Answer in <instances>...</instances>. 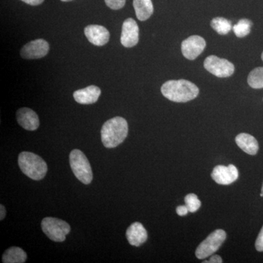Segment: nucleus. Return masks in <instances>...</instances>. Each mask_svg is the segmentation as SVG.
I'll return each instance as SVG.
<instances>
[{
  "label": "nucleus",
  "mask_w": 263,
  "mask_h": 263,
  "mask_svg": "<svg viewBox=\"0 0 263 263\" xmlns=\"http://www.w3.org/2000/svg\"><path fill=\"white\" fill-rule=\"evenodd\" d=\"M161 92L164 98L175 103H186L197 98L198 87L187 80H171L161 87Z\"/></svg>",
  "instance_id": "f257e3e1"
},
{
  "label": "nucleus",
  "mask_w": 263,
  "mask_h": 263,
  "mask_svg": "<svg viewBox=\"0 0 263 263\" xmlns=\"http://www.w3.org/2000/svg\"><path fill=\"white\" fill-rule=\"evenodd\" d=\"M128 135V124L124 118L114 117L103 124L101 129V139L104 146L115 148L126 139Z\"/></svg>",
  "instance_id": "f03ea898"
},
{
  "label": "nucleus",
  "mask_w": 263,
  "mask_h": 263,
  "mask_svg": "<svg viewBox=\"0 0 263 263\" xmlns=\"http://www.w3.org/2000/svg\"><path fill=\"white\" fill-rule=\"evenodd\" d=\"M18 165L22 172L35 181L43 179L48 171L46 162L40 156L31 152H22L18 156Z\"/></svg>",
  "instance_id": "7ed1b4c3"
},
{
  "label": "nucleus",
  "mask_w": 263,
  "mask_h": 263,
  "mask_svg": "<svg viewBox=\"0 0 263 263\" xmlns=\"http://www.w3.org/2000/svg\"><path fill=\"white\" fill-rule=\"evenodd\" d=\"M70 164L72 172L81 182L89 184L92 181L91 164L86 155L79 149H74L70 155Z\"/></svg>",
  "instance_id": "20e7f679"
},
{
  "label": "nucleus",
  "mask_w": 263,
  "mask_h": 263,
  "mask_svg": "<svg viewBox=\"0 0 263 263\" xmlns=\"http://www.w3.org/2000/svg\"><path fill=\"white\" fill-rule=\"evenodd\" d=\"M41 227L43 233L49 239L56 242H63L66 235L70 232V226L68 223L62 219L53 217H46L43 219Z\"/></svg>",
  "instance_id": "39448f33"
},
{
  "label": "nucleus",
  "mask_w": 263,
  "mask_h": 263,
  "mask_svg": "<svg viewBox=\"0 0 263 263\" xmlns=\"http://www.w3.org/2000/svg\"><path fill=\"white\" fill-rule=\"evenodd\" d=\"M226 238V231L223 230H216L213 232L197 247L195 252L197 258L205 259L215 253L220 248Z\"/></svg>",
  "instance_id": "423d86ee"
},
{
  "label": "nucleus",
  "mask_w": 263,
  "mask_h": 263,
  "mask_svg": "<svg viewBox=\"0 0 263 263\" xmlns=\"http://www.w3.org/2000/svg\"><path fill=\"white\" fill-rule=\"evenodd\" d=\"M204 67L210 73L218 78H228L234 73L235 67L233 63L219 57L211 55L204 61Z\"/></svg>",
  "instance_id": "0eeeda50"
},
{
  "label": "nucleus",
  "mask_w": 263,
  "mask_h": 263,
  "mask_svg": "<svg viewBox=\"0 0 263 263\" xmlns=\"http://www.w3.org/2000/svg\"><path fill=\"white\" fill-rule=\"evenodd\" d=\"M206 46L205 39L198 35L190 36L181 43V51L185 58L194 60L201 54Z\"/></svg>",
  "instance_id": "6e6552de"
},
{
  "label": "nucleus",
  "mask_w": 263,
  "mask_h": 263,
  "mask_svg": "<svg viewBox=\"0 0 263 263\" xmlns=\"http://www.w3.org/2000/svg\"><path fill=\"white\" fill-rule=\"evenodd\" d=\"M49 51V44L43 39H37L31 41L21 50V56L26 60H35L43 58Z\"/></svg>",
  "instance_id": "1a4fd4ad"
},
{
  "label": "nucleus",
  "mask_w": 263,
  "mask_h": 263,
  "mask_svg": "<svg viewBox=\"0 0 263 263\" xmlns=\"http://www.w3.org/2000/svg\"><path fill=\"white\" fill-rule=\"evenodd\" d=\"M139 41V27L134 19L129 18L122 25L121 43L126 48L134 47Z\"/></svg>",
  "instance_id": "9d476101"
},
{
  "label": "nucleus",
  "mask_w": 263,
  "mask_h": 263,
  "mask_svg": "<svg viewBox=\"0 0 263 263\" xmlns=\"http://www.w3.org/2000/svg\"><path fill=\"white\" fill-rule=\"evenodd\" d=\"M238 171L233 164L228 166L217 165L212 173V179L221 185H229L238 179Z\"/></svg>",
  "instance_id": "9b49d317"
},
{
  "label": "nucleus",
  "mask_w": 263,
  "mask_h": 263,
  "mask_svg": "<svg viewBox=\"0 0 263 263\" xmlns=\"http://www.w3.org/2000/svg\"><path fill=\"white\" fill-rule=\"evenodd\" d=\"M84 34L88 41L97 46H104L110 39V33L103 26L95 24L87 26L84 29Z\"/></svg>",
  "instance_id": "f8f14e48"
},
{
  "label": "nucleus",
  "mask_w": 263,
  "mask_h": 263,
  "mask_svg": "<svg viewBox=\"0 0 263 263\" xmlns=\"http://www.w3.org/2000/svg\"><path fill=\"white\" fill-rule=\"evenodd\" d=\"M19 125L29 131L36 130L40 126L37 114L29 108L19 109L16 113Z\"/></svg>",
  "instance_id": "ddd939ff"
},
{
  "label": "nucleus",
  "mask_w": 263,
  "mask_h": 263,
  "mask_svg": "<svg viewBox=\"0 0 263 263\" xmlns=\"http://www.w3.org/2000/svg\"><path fill=\"white\" fill-rule=\"evenodd\" d=\"M126 237L129 245L138 247L148 239V233L141 223L135 222L128 228Z\"/></svg>",
  "instance_id": "4468645a"
},
{
  "label": "nucleus",
  "mask_w": 263,
  "mask_h": 263,
  "mask_svg": "<svg viewBox=\"0 0 263 263\" xmlns=\"http://www.w3.org/2000/svg\"><path fill=\"white\" fill-rule=\"evenodd\" d=\"M101 95V90L98 86H89L84 89L77 90L73 93V98L77 103L89 105L98 101Z\"/></svg>",
  "instance_id": "2eb2a0df"
},
{
  "label": "nucleus",
  "mask_w": 263,
  "mask_h": 263,
  "mask_svg": "<svg viewBox=\"0 0 263 263\" xmlns=\"http://www.w3.org/2000/svg\"><path fill=\"white\" fill-rule=\"evenodd\" d=\"M236 144L240 149L250 155H255L259 149L258 142L254 137L247 133H240L235 138Z\"/></svg>",
  "instance_id": "dca6fc26"
},
{
  "label": "nucleus",
  "mask_w": 263,
  "mask_h": 263,
  "mask_svg": "<svg viewBox=\"0 0 263 263\" xmlns=\"http://www.w3.org/2000/svg\"><path fill=\"white\" fill-rule=\"evenodd\" d=\"M133 7L137 18L143 22L150 18L154 13L152 0H133Z\"/></svg>",
  "instance_id": "f3484780"
},
{
  "label": "nucleus",
  "mask_w": 263,
  "mask_h": 263,
  "mask_svg": "<svg viewBox=\"0 0 263 263\" xmlns=\"http://www.w3.org/2000/svg\"><path fill=\"white\" fill-rule=\"evenodd\" d=\"M27 253L19 247H13L7 249L3 255L4 263H24L27 261Z\"/></svg>",
  "instance_id": "a211bd4d"
},
{
  "label": "nucleus",
  "mask_w": 263,
  "mask_h": 263,
  "mask_svg": "<svg viewBox=\"0 0 263 263\" xmlns=\"http://www.w3.org/2000/svg\"><path fill=\"white\" fill-rule=\"evenodd\" d=\"M211 26L218 34L221 35H226L232 29V24L228 19L222 17H216L212 19Z\"/></svg>",
  "instance_id": "6ab92c4d"
},
{
  "label": "nucleus",
  "mask_w": 263,
  "mask_h": 263,
  "mask_svg": "<svg viewBox=\"0 0 263 263\" xmlns=\"http://www.w3.org/2000/svg\"><path fill=\"white\" fill-rule=\"evenodd\" d=\"M248 84L253 89H263V67H257L249 73Z\"/></svg>",
  "instance_id": "aec40b11"
},
{
  "label": "nucleus",
  "mask_w": 263,
  "mask_h": 263,
  "mask_svg": "<svg viewBox=\"0 0 263 263\" xmlns=\"http://www.w3.org/2000/svg\"><path fill=\"white\" fill-rule=\"evenodd\" d=\"M252 26V22L249 19H240L239 22L233 27V30L237 37H245L250 33Z\"/></svg>",
  "instance_id": "412c9836"
},
{
  "label": "nucleus",
  "mask_w": 263,
  "mask_h": 263,
  "mask_svg": "<svg viewBox=\"0 0 263 263\" xmlns=\"http://www.w3.org/2000/svg\"><path fill=\"white\" fill-rule=\"evenodd\" d=\"M184 200L189 212H196L201 206V202H200L198 197L195 194H189V195L185 197Z\"/></svg>",
  "instance_id": "4be33fe9"
},
{
  "label": "nucleus",
  "mask_w": 263,
  "mask_h": 263,
  "mask_svg": "<svg viewBox=\"0 0 263 263\" xmlns=\"http://www.w3.org/2000/svg\"><path fill=\"white\" fill-rule=\"evenodd\" d=\"M107 6L112 10L122 9L126 3V0H105Z\"/></svg>",
  "instance_id": "5701e85b"
},
{
  "label": "nucleus",
  "mask_w": 263,
  "mask_h": 263,
  "mask_svg": "<svg viewBox=\"0 0 263 263\" xmlns=\"http://www.w3.org/2000/svg\"><path fill=\"white\" fill-rule=\"evenodd\" d=\"M255 248L258 252H263V227L256 240Z\"/></svg>",
  "instance_id": "b1692460"
},
{
  "label": "nucleus",
  "mask_w": 263,
  "mask_h": 263,
  "mask_svg": "<svg viewBox=\"0 0 263 263\" xmlns=\"http://www.w3.org/2000/svg\"><path fill=\"white\" fill-rule=\"evenodd\" d=\"M189 210L186 205H180L176 209V213L178 215L183 216H186L188 214Z\"/></svg>",
  "instance_id": "393cba45"
},
{
  "label": "nucleus",
  "mask_w": 263,
  "mask_h": 263,
  "mask_svg": "<svg viewBox=\"0 0 263 263\" xmlns=\"http://www.w3.org/2000/svg\"><path fill=\"white\" fill-rule=\"evenodd\" d=\"M203 262L221 263L222 262V259H221L220 256L217 255V254H216V255H213L209 261H204Z\"/></svg>",
  "instance_id": "a878e982"
},
{
  "label": "nucleus",
  "mask_w": 263,
  "mask_h": 263,
  "mask_svg": "<svg viewBox=\"0 0 263 263\" xmlns=\"http://www.w3.org/2000/svg\"><path fill=\"white\" fill-rule=\"evenodd\" d=\"M21 1L29 5H32V6H37V5L42 4L44 0H21Z\"/></svg>",
  "instance_id": "bb28decb"
},
{
  "label": "nucleus",
  "mask_w": 263,
  "mask_h": 263,
  "mask_svg": "<svg viewBox=\"0 0 263 263\" xmlns=\"http://www.w3.org/2000/svg\"><path fill=\"white\" fill-rule=\"evenodd\" d=\"M5 215H6V209L3 204L0 205V220H3L5 219Z\"/></svg>",
  "instance_id": "cd10ccee"
},
{
  "label": "nucleus",
  "mask_w": 263,
  "mask_h": 263,
  "mask_svg": "<svg viewBox=\"0 0 263 263\" xmlns=\"http://www.w3.org/2000/svg\"><path fill=\"white\" fill-rule=\"evenodd\" d=\"M260 196L263 197V184L262 186V192H261Z\"/></svg>",
  "instance_id": "c85d7f7f"
},
{
  "label": "nucleus",
  "mask_w": 263,
  "mask_h": 263,
  "mask_svg": "<svg viewBox=\"0 0 263 263\" xmlns=\"http://www.w3.org/2000/svg\"><path fill=\"white\" fill-rule=\"evenodd\" d=\"M62 2H70L72 1V0H61Z\"/></svg>",
  "instance_id": "c756f323"
},
{
  "label": "nucleus",
  "mask_w": 263,
  "mask_h": 263,
  "mask_svg": "<svg viewBox=\"0 0 263 263\" xmlns=\"http://www.w3.org/2000/svg\"><path fill=\"white\" fill-rule=\"evenodd\" d=\"M262 57V61H263V52H262V57Z\"/></svg>",
  "instance_id": "7c9ffc66"
}]
</instances>
